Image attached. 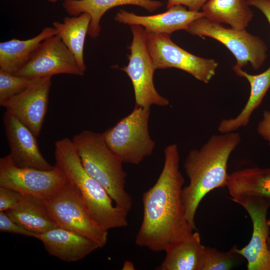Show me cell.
<instances>
[{"instance_id": "8992f818", "label": "cell", "mask_w": 270, "mask_h": 270, "mask_svg": "<svg viewBox=\"0 0 270 270\" xmlns=\"http://www.w3.org/2000/svg\"><path fill=\"white\" fill-rule=\"evenodd\" d=\"M58 226L82 234L100 248L108 241V232L90 216L76 187L70 181L56 193L44 200Z\"/></svg>"}, {"instance_id": "83f0119b", "label": "cell", "mask_w": 270, "mask_h": 270, "mask_svg": "<svg viewBox=\"0 0 270 270\" xmlns=\"http://www.w3.org/2000/svg\"><path fill=\"white\" fill-rule=\"evenodd\" d=\"M23 195L16 190L0 186V212H6L16 207Z\"/></svg>"}, {"instance_id": "d4e9b609", "label": "cell", "mask_w": 270, "mask_h": 270, "mask_svg": "<svg viewBox=\"0 0 270 270\" xmlns=\"http://www.w3.org/2000/svg\"><path fill=\"white\" fill-rule=\"evenodd\" d=\"M38 79L16 76L0 70V105L26 90Z\"/></svg>"}, {"instance_id": "ffe728a7", "label": "cell", "mask_w": 270, "mask_h": 270, "mask_svg": "<svg viewBox=\"0 0 270 270\" xmlns=\"http://www.w3.org/2000/svg\"><path fill=\"white\" fill-rule=\"evenodd\" d=\"M205 247L196 231L188 238L169 246L164 261L156 270H201Z\"/></svg>"}, {"instance_id": "6da1fadb", "label": "cell", "mask_w": 270, "mask_h": 270, "mask_svg": "<svg viewBox=\"0 0 270 270\" xmlns=\"http://www.w3.org/2000/svg\"><path fill=\"white\" fill-rule=\"evenodd\" d=\"M164 153V164L158 178L142 194L143 218L135 239L136 246L154 252L165 251L195 230L186 218L182 200L184 178L179 168L178 146H168Z\"/></svg>"}, {"instance_id": "5b68a950", "label": "cell", "mask_w": 270, "mask_h": 270, "mask_svg": "<svg viewBox=\"0 0 270 270\" xmlns=\"http://www.w3.org/2000/svg\"><path fill=\"white\" fill-rule=\"evenodd\" d=\"M150 108L135 106L128 115L102 133L112 151L123 162L138 165L152 155L156 144L150 136Z\"/></svg>"}, {"instance_id": "e0dca14e", "label": "cell", "mask_w": 270, "mask_h": 270, "mask_svg": "<svg viewBox=\"0 0 270 270\" xmlns=\"http://www.w3.org/2000/svg\"><path fill=\"white\" fill-rule=\"evenodd\" d=\"M127 4L140 6L151 12L164 6L162 2L155 0H64L62 4L64 10L70 15L76 16L82 13L90 15L88 34L92 38L99 35L100 20L106 12L112 8Z\"/></svg>"}, {"instance_id": "2e32d148", "label": "cell", "mask_w": 270, "mask_h": 270, "mask_svg": "<svg viewBox=\"0 0 270 270\" xmlns=\"http://www.w3.org/2000/svg\"><path fill=\"white\" fill-rule=\"evenodd\" d=\"M36 238L50 254L66 262L80 260L100 248L89 238L58 226L38 234Z\"/></svg>"}, {"instance_id": "f546056e", "label": "cell", "mask_w": 270, "mask_h": 270, "mask_svg": "<svg viewBox=\"0 0 270 270\" xmlns=\"http://www.w3.org/2000/svg\"><path fill=\"white\" fill-rule=\"evenodd\" d=\"M257 132L260 136L268 142L270 146V111L264 112L262 118L257 126Z\"/></svg>"}, {"instance_id": "7c38bea8", "label": "cell", "mask_w": 270, "mask_h": 270, "mask_svg": "<svg viewBox=\"0 0 270 270\" xmlns=\"http://www.w3.org/2000/svg\"><path fill=\"white\" fill-rule=\"evenodd\" d=\"M248 214L252 224L249 243L241 249L235 245V252L248 262V270H270V252L267 246L270 227L267 214L270 203L262 198L252 197L234 200Z\"/></svg>"}, {"instance_id": "ba28073f", "label": "cell", "mask_w": 270, "mask_h": 270, "mask_svg": "<svg viewBox=\"0 0 270 270\" xmlns=\"http://www.w3.org/2000/svg\"><path fill=\"white\" fill-rule=\"evenodd\" d=\"M130 28L133 38L130 46L129 62L121 69L132 82L135 106L148 108L152 105L167 106L169 100L158 93L154 84L156 69L149 52L146 32L140 25H132Z\"/></svg>"}, {"instance_id": "8fae6325", "label": "cell", "mask_w": 270, "mask_h": 270, "mask_svg": "<svg viewBox=\"0 0 270 270\" xmlns=\"http://www.w3.org/2000/svg\"><path fill=\"white\" fill-rule=\"evenodd\" d=\"M84 72L74 55L56 34L44 40L27 64L14 74L40 78L58 74L83 76Z\"/></svg>"}, {"instance_id": "4316f807", "label": "cell", "mask_w": 270, "mask_h": 270, "mask_svg": "<svg viewBox=\"0 0 270 270\" xmlns=\"http://www.w3.org/2000/svg\"><path fill=\"white\" fill-rule=\"evenodd\" d=\"M0 231L34 238L37 236L12 220L4 212H0Z\"/></svg>"}, {"instance_id": "9a60e30c", "label": "cell", "mask_w": 270, "mask_h": 270, "mask_svg": "<svg viewBox=\"0 0 270 270\" xmlns=\"http://www.w3.org/2000/svg\"><path fill=\"white\" fill-rule=\"evenodd\" d=\"M202 17H205L202 12L191 11L184 6L176 5L168 8L164 12L146 16L121 10L114 19L120 23L141 26L146 32L170 35L178 30H186L192 22Z\"/></svg>"}, {"instance_id": "30bf717a", "label": "cell", "mask_w": 270, "mask_h": 270, "mask_svg": "<svg viewBox=\"0 0 270 270\" xmlns=\"http://www.w3.org/2000/svg\"><path fill=\"white\" fill-rule=\"evenodd\" d=\"M148 48L155 68H176L208 84L214 76L218 63L198 56L175 44L170 35L146 32Z\"/></svg>"}, {"instance_id": "44dd1931", "label": "cell", "mask_w": 270, "mask_h": 270, "mask_svg": "<svg viewBox=\"0 0 270 270\" xmlns=\"http://www.w3.org/2000/svg\"><path fill=\"white\" fill-rule=\"evenodd\" d=\"M58 34L54 27H46L36 36L26 40L12 38L0 44V70L15 74L28 62L39 44Z\"/></svg>"}, {"instance_id": "5bb4252c", "label": "cell", "mask_w": 270, "mask_h": 270, "mask_svg": "<svg viewBox=\"0 0 270 270\" xmlns=\"http://www.w3.org/2000/svg\"><path fill=\"white\" fill-rule=\"evenodd\" d=\"M3 123L10 155L16 166L42 170L54 168L41 154L36 136L26 126L7 112L4 115Z\"/></svg>"}, {"instance_id": "cb8c5ba5", "label": "cell", "mask_w": 270, "mask_h": 270, "mask_svg": "<svg viewBox=\"0 0 270 270\" xmlns=\"http://www.w3.org/2000/svg\"><path fill=\"white\" fill-rule=\"evenodd\" d=\"M90 21L89 14L82 13L72 17H66L62 22H53L58 34L74 55L79 66L84 72L86 70L84 60V43Z\"/></svg>"}, {"instance_id": "3957f363", "label": "cell", "mask_w": 270, "mask_h": 270, "mask_svg": "<svg viewBox=\"0 0 270 270\" xmlns=\"http://www.w3.org/2000/svg\"><path fill=\"white\" fill-rule=\"evenodd\" d=\"M55 166L77 188L92 218L102 228L128 226V212L113 204L106 190L84 168L72 140L64 138L54 144Z\"/></svg>"}, {"instance_id": "9c48e42d", "label": "cell", "mask_w": 270, "mask_h": 270, "mask_svg": "<svg viewBox=\"0 0 270 270\" xmlns=\"http://www.w3.org/2000/svg\"><path fill=\"white\" fill-rule=\"evenodd\" d=\"M68 180L54 165L50 170L20 168L13 162L10 156L0 158V186L16 190L43 200L52 196Z\"/></svg>"}, {"instance_id": "603a6c76", "label": "cell", "mask_w": 270, "mask_h": 270, "mask_svg": "<svg viewBox=\"0 0 270 270\" xmlns=\"http://www.w3.org/2000/svg\"><path fill=\"white\" fill-rule=\"evenodd\" d=\"M201 9L208 20L238 30L245 29L254 16L247 0H208Z\"/></svg>"}, {"instance_id": "4dcf8cb0", "label": "cell", "mask_w": 270, "mask_h": 270, "mask_svg": "<svg viewBox=\"0 0 270 270\" xmlns=\"http://www.w3.org/2000/svg\"><path fill=\"white\" fill-rule=\"evenodd\" d=\"M249 6L258 9L265 16L270 25V0H247Z\"/></svg>"}, {"instance_id": "ac0fdd59", "label": "cell", "mask_w": 270, "mask_h": 270, "mask_svg": "<svg viewBox=\"0 0 270 270\" xmlns=\"http://www.w3.org/2000/svg\"><path fill=\"white\" fill-rule=\"evenodd\" d=\"M232 68L237 76L248 80L250 86V94L244 108L236 118L223 119L220 122L218 130L221 134L236 132L247 126L253 112L260 106L270 88V66L258 74H248L236 65Z\"/></svg>"}, {"instance_id": "277c9868", "label": "cell", "mask_w": 270, "mask_h": 270, "mask_svg": "<svg viewBox=\"0 0 270 270\" xmlns=\"http://www.w3.org/2000/svg\"><path fill=\"white\" fill-rule=\"evenodd\" d=\"M72 141L86 172L106 190L116 206L128 212L132 198L126 190L127 174L102 133L84 130L74 136Z\"/></svg>"}, {"instance_id": "52a82bcc", "label": "cell", "mask_w": 270, "mask_h": 270, "mask_svg": "<svg viewBox=\"0 0 270 270\" xmlns=\"http://www.w3.org/2000/svg\"><path fill=\"white\" fill-rule=\"evenodd\" d=\"M192 35L208 36L225 46L236 58V66L242 68L250 62L258 70L264 63L268 47L260 37L244 30L227 28L206 17L192 22L186 30Z\"/></svg>"}, {"instance_id": "7402d4cb", "label": "cell", "mask_w": 270, "mask_h": 270, "mask_svg": "<svg viewBox=\"0 0 270 270\" xmlns=\"http://www.w3.org/2000/svg\"><path fill=\"white\" fill-rule=\"evenodd\" d=\"M6 212L12 220L37 235L58 227L43 200L24 194L18 204Z\"/></svg>"}, {"instance_id": "f1b7e54d", "label": "cell", "mask_w": 270, "mask_h": 270, "mask_svg": "<svg viewBox=\"0 0 270 270\" xmlns=\"http://www.w3.org/2000/svg\"><path fill=\"white\" fill-rule=\"evenodd\" d=\"M166 8H168L176 5L184 6L191 11L199 12L203 5L208 0H166Z\"/></svg>"}, {"instance_id": "4fadbf2b", "label": "cell", "mask_w": 270, "mask_h": 270, "mask_svg": "<svg viewBox=\"0 0 270 270\" xmlns=\"http://www.w3.org/2000/svg\"><path fill=\"white\" fill-rule=\"evenodd\" d=\"M51 78L38 79L26 90L0 105L36 137L40 133L47 112Z\"/></svg>"}, {"instance_id": "484cf974", "label": "cell", "mask_w": 270, "mask_h": 270, "mask_svg": "<svg viewBox=\"0 0 270 270\" xmlns=\"http://www.w3.org/2000/svg\"><path fill=\"white\" fill-rule=\"evenodd\" d=\"M238 256L235 252V246L226 252L206 246L201 270H230L235 266Z\"/></svg>"}, {"instance_id": "1f68e13d", "label": "cell", "mask_w": 270, "mask_h": 270, "mask_svg": "<svg viewBox=\"0 0 270 270\" xmlns=\"http://www.w3.org/2000/svg\"><path fill=\"white\" fill-rule=\"evenodd\" d=\"M122 270H136L134 263L130 260H126L122 266Z\"/></svg>"}, {"instance_id": "7a4b0ae2", "label": "cell", "mask_w": 270, "mask_h": 270, "mask_svg": "<svg viewBox=\"0 0 270 270\" xmlns=\"http://www.w3.org/2000/svg\"><path fill=\"white\" fill-rule=\"evenodd\" d=\"M240 140L236 132L213 134L187 155L184 168L190 182L182 188V198L186 218L195 230L194 218L201 200L212 190L226 186L228 160Z\"/></svg>"}, {"instance_id": "836d02e7", "label": "cell", "mask_w": 270, "mask_h": 270, "mask_svg": "<svg viewBox=\"0 0 270 270\" xmlns=\"http://www.w3.org/2000/svg\"><path fill=\"white\" fill-rule=\"evenodd\" d=\"M49 2L54 3L56 2L58 0H48Z\"/></svg>"}, {"instance_id": "d6986e66", "label": "cell", "mask_w": 270, "mask_h": 270, "mask_svg": "<svg viewBox=\"0 0 270 270\" xmlns=\"http://www.w3.org/2000/svg\"><path fill=\"white\" fill-rule=\"evenodd\" d=\"M226 186L233 201L258 197L270 203V168H249L233 172Z\"/></svg>"}, {"instance_id": "d6a6232c", "label": "cell", "mask_w": 270, "mask_h": 270, "mask_svg": "<svg viewBox=\"0 0 270 270\" xmlns=\"http://www.w3.org/2000/svg\"><path fill=\"white\" fill-rule=\"evenodd\" d=\"M268 248L270 252V237L269 236L266 241Z\"/></svg>"}]
</instances>
